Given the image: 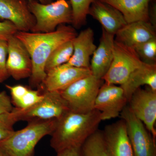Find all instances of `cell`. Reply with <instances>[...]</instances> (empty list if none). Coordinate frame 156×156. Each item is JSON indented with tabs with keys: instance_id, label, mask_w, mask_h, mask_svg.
<instances>
[{
	"instance_id": "cell-1",
	"label": "cell",
	"mask_w": 156,
	"mask_h": 156,
	"mask_svg": "<svg viewBox=\"0 0 156 156\" xmlns=\"http://www.w3.org/2000/svg\"><path fill=\"white\" fill-rule=\"evenodd\" d=\"M77 35L74 28L62 24L52 32H17L15 36L24 45L31 58L32 71L29 82L32 87H39L44 82L47 75L45 65L53 51Z\"/></svg>"
},
{
	"instance_id": "cell-2",
	"label": "cell",
	"mask_w": 156,
	"mask_h": 156,
	"mask_svg": "<svg viewBox=\"0 0 156 156\" xmlns=\"http://www.w3.org/2000/svg\"><path fill=\"white\" fill-rule=\"evenodd\" d=\"M101 121V113L96 110L87 113L69 111L57 119L50 146L56 153L69 148L81 147L98 130Z\"/></svg>"
},
{
	"instance_id": "cell-3",
	"label": "cell",
	"mask_w": 156,
	"mask_h": 156,
	"mask_svg": "<svg viewBox=\"0 0 156 156\" xmlns=\"http://www.w3.org/2000/svg\"><path fill=\"white\" fill-rule=\"evenodd\" d=\"M56 119L28 121L25 128L14 132L0 142L1 147L10 156H34L35 148L44 136L51 135L56 127Z\"/></svg>"
},
{
	"instance_id": "cell-4",
	"label": "cell",
	"mask_w": 156,
	"mask_h": 156,
	"mask_svg": "<svg viewBox=\"0 0 156 156\" xmlns=\"http://www.w3.org/2000/svg\"><path fill=\"white\" fill-rule=\"evenodd\" d=\"M30 10L36 19L30 32L45 33L54 31L58 26L72 23L73 11L69 1L56 0L43 4L36 0L28 2Z\"/></svg>"
},
{
	"instance_id": "cell-5",
	"label": "cell",
	"mask_w": 156,
	"mask_h": 156,
	"mask_svg": "<svg viewBox=\"0 0 156 156\" xmlns=\"http://www.w3.org/2000/svg\"><path fill=\"white\" fill-rule=\"evenodd\" d=\"M103 81L91 74L78 80L59 92L70 111L87 113L94 109L95 99Z\"/></svg>"
},
{
	"instance_id": "cell-6",
	"label": "cell",
	"mask_w": 156,
	"mask_h": 156,
	"mask_svg": "<svg viewBox=\"0 0 156 156\" xmlns=\"http://www.w3.org/2000/svg\"><path fill=\"white\" fill-rule=\"evenodd\" d=\"M143 63L133 48L115 40L112 61L102 80L106 83L122 86Z\"/></svg>"
},
{
	"instance_id": "cell-7",
	"label": "cell",
	"mask_w": 156,
	"mask_h": 156,
	"mask_svg": "<svg viewBox=\"0 0 156 156\" xmlns=\"http://www.w3.org/2000/svg\"><path fill=\"white\" fill-rule=\"evenodd\" d=\"M120 115L126 123L134 156H156V140L142 122L134 115L128 105Z\"/></svg>"
},
{
	"instance_id": "cell-8",
	"label": "cell",
	"mask_w": 156,
	"mask_h": 156,
	"mask_svg": "<svg viewBox=\"0 0 156 156\" xmlns=\"http://www.w3.org/2000/svg\"><path fill=\"white\" fill-rule=\"evenodd\" d=\"M43 98L27 109H19V121L58 119L69 111L67 102L59 91H45Z\"/></svg>"
},
{
	"instance_id": "cell-9",
	"label": "cell",
	"mask_w": 156,
	"mask_h": 156,
	"mask_svg": "<svg viewBox=\"0 0 156 156\" xmlns=\"http://www.w3.org/2000/svg\"><path fill=\"white\" fill-rule=\"evenodd\" d=\"M128 103L132 113L156 140V91L149 87L139 88L131 95Z\"/></svg>"
},
{
	"instance_id": "cell-10",
	"label": "cell",
	"mask_w": 156,
	"mask_h": 156,
	"mask_svg": "<svg viewBox=\"0 0 156 156\" xmlns=\"http://www.w3.org/2000/svg\"><path fill=\"white\" fill-rule=\"evenodd\" d=\"M128 103L122 87L105 83L98 93L94 108L100 112L101 120L105 121L119 117Z\"/></svg>"
},
{
	"instance_id": "cell-11",
	"label": "cell",
	"mask_w": 156,
	"mask_h": 156,
	"mask_svg": "<svg viewBox=\"0 0 156 156\" xmlns=\"http://www.w3.org/2000/svg\"><path fill=\"white\" fill-rule=\"evenodd\" d=\"M6 66L9 75L16 80L30 78L32 71L31 58L24 45L15 35L7 41Z\"/></svg>"
},
{
	"instance_id": "cell-12",
	"label": "cell",
	"mask_w": 156,
	"mask_h": 156,
	"mask_svg": "<svg viewBox=\"0 0 156 156\" xmlns=\"http://www.w3.org/2000/svg\"><path fill=\"white\" fill-rule=\"evenodd\" d=\"M0 20H9L21 32L31 31L36 24L27 0H0Z\"/></svg>"
},
{
	"instance_id": "cell-13",
	"label": "cell",
	"mask_w": 156,
	"mask_h": 156,
	"mask_svg": "<svg viewBox=\"0 0 156 156\" xmlns=\"http://www.w3.org/2000/svg\"><path fill=\"white\" fill-rule=\"evenodd\" d=\"M92 74L90 68H81L64 64L47 72L41 86L45 91H61L81 78Z\"/></svg>"
},
{
	"instance_id": "cell-14",
	"label": "cell",
	"mask_w": 156,
	"mask_h": 156,
	"mask_svg": "<svg viewBox=\"0 0 156 156\" xmlns=\"http://www.w3.org/2000/svg\"><path fill=\"white\" fill-rule=\"evenodd\" d=\"M102 132L108 156H134L124 120L107 125Z\"/></svg>"
},
{
	"instance_id": "cell-15",
	"label": "cell",
	"mask_w": 156,
	"mask_h": 156,
	"mask_svg": "<svg viewBox=\"0 0 156 156\" xmlns=\"http://www.w3.org/2000/svg\"><path fill=\"white\" fill-rule=\"evenodd\" d=\"M88 15L99 22L107 32L115 35L128 23L119 10L100 0H94L89 8Z\"/></svg>"
},
{
	"instance_id": "cell-16",
	"label": "cell",
	"mask_w": 156,
	"mask_h": 156,
	"mask_svg": "<svg viewBox=\"0 0 156 156\" xmlns=\"http://www.w3.org/2000/svg\"><path fill=\"white\" fill-rule=\"evenodd\" d=\"M102 29L99 46L94 51L90 64L92 75L101 80L107 73L112 61L115 40V35Z\"/></svg>"
},
{
	"instance_id": "cell-17",
	"label": "cell",
	"mask_w": 156,
	"mask_h": 156,
	"mask_svg": "<svg viewBox=\"0 0 156 156\" xmlns=\"http://www.w3.org/2000/svg\"><path fill=\"white\" fill-rule=\"evenodd\" d=\"M94 32L89 27L82 31L73 40V53L66 64L70 66L90 68V57L97 47L94 43Z\"/></svg>"
},
{
	"instance_id": "cell-18",
	"label": "cell",
	"mask_w": 156,
	"mask_h": 156,
	"mask_svg": "<svg viewBox=\"0 0 156 156\" xmlns=\"http://www.w3.org/2000/svg\"><path fill=\"white\" fill-rule=\"evenodd\" d=\"M156 27L148 21L128 23L118 31L115 40L133 48L151 39L156 38Z\"/></svg>"
},
{
	"instance_id": "cell-19",
	"label": "cell",
	"mask_w": 156,
	"mask_h": 156,
	"mask_svg": "<svg viewBox=\"0 0 156 156\" xmlns=\"http://www.w3.org/2000/svg\"><path fill=\"white\" fill-rule=\"evenodd\" d=\"M146 85L156 91V64L144 63L131 74L126 83L120 86L129 101L131 95L140 87Z\"/></svg>"
},
{
	"instance_id": "cell-20",
	"label": "cell",
	"mask_w": 156,
	"mask_h": 156,
	"mask_svg": "<svg viewBox=\"0 0 156 156\" xmlns=\"http://www.w3.org/2000/svg\"><path fill=\"white\" fill-rule=\"evenodd\" d=\"M114 7L122 13L127 23L148 21L151 0H100Z\"/></svg>"
},
{
	"instance_id": "cell-21",
	"label": "cell",
	"mask_w": 156,
	"mask_h": 156,
	"mask_svg": "<svg viewBox=\"0 0 156 156\" xmlns=\"http://www.w3.org/2000/svg\"><path fill=\"white\" fill-rule=\"evenodd\" d=\"M73 40L62 44L51 53L45 65L46 73L69 61L73 53Z\"/></svg>"
},
{
	"instance_id": "cell-22",
	"label": "cell",
	"mask_w": 156,
	"mask_h": 156,
	"mask_svg": "<svg viewBox=\"0 0 156 156\" xmlns=\"http://www.w3.org/2000/svg\"><path fill=\"white\" fill-rule=\"evenodd\" d=\"M83 156H108L103 132L98 130L85 141L82 147Z\"/></svg>"
},
{
	"instance_id": "cell-23",
	"label": "cell",
	"mask_w": 156,
	"mask_h": 156,
	"mask_svg": "<svg viewBox=\"0 0 156 156\" xmlns=\"http://www.w3.org/2000/svg\"><path fill=\"white\" fill-rule=\"evenodd\" d=\"M94 0H69L73 11L72 24L80 28L86 23L89 8Z\"/></svg>"
},
{
	"instance_id": "cell-24",
	"label": "cell",
	"mask_w": 156,
	"mask_h": 156,
	"mask_svg": "<svg viewBox=\"0 0 156 156\" xmlns=\"http://www.w3.org/2000/svg\"><path fill=\"white\" fill-rule=\"evenodd\" d=\"M19 109L14 108L9 112L0 114V142L14 132V124L19 121Z\"/></svg>"
},
{
	"instance_id": "cell-25",
	"label": "cell",
	"mask_w": 156,
	"mask_h": 156,
	"mask_svg": "<svg viewBox=\"0 0 156 156\" xmlns=\"http://www.w3.org/2000/svg\"><path fill=\"white\" fill-rule=\"evenodd\" d=\"M133 49L143 62L156 64V38L140 44Z\"/></svg>"
},
{
	"instance_id": "cell-26",
	"label": "cell",
	"mask_w": 156,
	"mask_h": 156,
	"mask_svg": "<svg viewBox=\"0 0 156 156\" xmlns=\"http://www.w3.org/2000/svg\"><path fill=\"white\" fill-rule=\"evenodd\" d=\"M44 95L40 90H32L29 89L28 91L19 100L13 102L15 108L22 110L27 109L36 104L41 100Z\"/></svg>"
},
{
	"instance_id": "cell-27",
	"label": "cell",
	"mask_w": 156,
	"mask_h": 156,
	"mask_svg": "<svg viewBox=\"0 0 156 156\" xmlns=\"http://www.w3.org/2000/svg\"><path fill=\"white\" fill-rule=\"evenodd\" d=\"M7 55V41L0 40V83H2L10 76L6 66Z\"/></svg>"
},
{
	"instance_id": "cell-28",
	"label": "cell",
	"mask_w": 156,
	"mask_h": 156,
	"mask_svg": "<svg viewBox=\"0 0 156 156\" xmlns=\"http://www.w3.org/2000/svg\"><path fill=\"white\" fill-rule=\"evenodd\" d=\"M15 25L9 20L0 21V40L7 41L18 32Z\"/></svg>"
},
{
	"instance_id": "cell-29",
	"label": "cell",
	"mask_w": 156,
	"mask_h": 156,
	"mask_svg": "<svg viewBox=\"0 0 156 156\" xmlns=\"http://www.w3.org/2000/svg\"><path fill=\"white\" fill-rule=\"evenodd\" d=\"M5 87L9 91L11 95V100L12 103L19 100L24 96L28 91L29 88L21 85L10 86L6 85Z\"/></svg>"
},
{
	"instance_id": "cell-30",
	"label": "cell",
	"mask_w": 156,
	"mask_h": 156,
	"mask_svg": "<svg viewBox=\"0 0 156 156\" xmlns=\"http://www.w3.org/2000/svg\"><path fill=\"white\" fill-rule=\"evenodd\" d=\"M14 108L11 98L7 92L3 91L0 92V114L9 112Z\"/></svg>"
},
{
	"instance_id": "cell-31",
	"label": "cell",
	"mask_w": 156,
	"mask_h": 156,
	"mask_svg": "<svg viewBox=\"0 0 156 156\" xmlns=\"http://www.w3.org/2000/svg\"><path fill=\"white\" fill-rule=\"evenodd\" d=\"M56 156H83L81 147H71L57 153Z\"/></svg>"
},
{
	"instance_id": "cell-32",
	"label": "cell",
	"mask_w": 156,
	"mask_h": 156,
	"mask_svg": "<svg viewBox=\"0 0 156 156\" xmlns=\"http://www.w3.org/2000/svg\"><path fill=\"white\" fill-rule=\"evenodd\" d=\"M156 2L153 1L151 5L150 4L149 8V22L151 23L155 27H156Z\"/></svg>"
},
{
	"instance_id": "cell-33",
	"label": "cell",
	"mask_w": 156,
	"mask_h": 156,
	"mask_svg": "<svg viewBox=\"0 0 156 156\" xmlns=\"http://www.w3.org/2000/svg\"><path fill=\"white\" fill-rule=\"evenodd\" d=\"M27 1L29 2V1H32V0H27ZM36 1L41 4H48L53 2L54 0H36Z\"/></svg>"
},
{
	"instance_id": "cell-34",
	"label": "cell",
	"mask_w": 156,
	"mask_h": 156,
	"mask_svg": "<svg viewBox=\"0 0 156 156\" xmlns=\"http://www.w3.org/2000/svg\"><path fill=\"white\" fill-rule=\"evenodd\" d=\"M0 156H10L9 154L0 147Z\"/></svg>"
}]
</instances>
